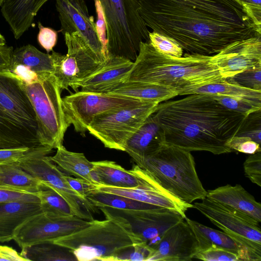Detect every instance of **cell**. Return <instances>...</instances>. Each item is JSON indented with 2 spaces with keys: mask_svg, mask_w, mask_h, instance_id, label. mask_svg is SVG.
Masks as SVG:
<instances>
[{
  "mask_svg": "<svg viewBox=\"0 0 261 261\" xmlns=\"http://www.w3.org/2000/svg\"><path fill=\"white\" fill-rule=\"evenodd\" d=\"M146 26L186 54L213 56L230 44L261 36L235 0H137Z\"/></svg>",
  "mask_w": 261,
  "mask_h": 261,
  "instance_id": "obj_1",
  "label": "cell"
},
{
  "mask_svg": "<svg viewBox=\"0 0 261 261\" xmlns=\"http://www.w3.org/2000/svg\"><path fill=\"white\" fill-rule=\"evenodd\" d=\"M188 95L160 103L153 113L165 144L190 152H232L226 143L237 135L246 116L226 108L211 94Z\"/></svg>",
  "mask_w": 261,
  "mask_h": 261,
  "instance_id": "obj_2",
  "label": "cell"
},
{
  "mask_svg": "<svg viewBox=\"0 0 261 261\" xmlns=\"http://www.w3.org/2000/svg\"><path fill=\"white\" fill-rule=\"evenodd\" d=\"M223 49L210 56L184 54L181 57L164 55L149 41L142 42L126 80L152 83L182 90L226 78L220 65Z\"/></svg>",
  "mask_w": 261,
  "mask_h": 261,
  "instance_id": "obj_3",
  "label": "cell"
},
{
  "mask_svg": "<svg viewBox=\"0 0 261 261\" xmlns=\"http://www.w3.org/2000/svg\"><path fill=\"white\" fill-rule=\"evenodd\" d=\"M99 208L106 220H91L85 228L53 243L67 248L78 261H116L119 255L143 242L124 218Z\"/></svg>",
  "mask_w": 261,
  "mask_h": 261,
  "instance_id": "obj_4",
  "label": "cell"
},
{
  "mask_svg": "<svg viewBox=\"0 0 261 261\" xmlns=\"http://www.w3.org/2000/svg\"><path fill=\"white\" fill-rule=\"evenodd\" d=\"M42 145L36 114L20 79L0 70V149Z\"/></svg>",
  "mask_w": 261,
  "mask_h": 261,
  "instance_id": "obj_5",
  "label": "cell"
},
{
  "mask_svg": "<svg viewBox=\"0 0 261 261\" xmlns=\"http://www.w3.org/2000/svg\"><path fill=\"white\" fill-rule=\"evenodd\" d=\"M136 163L165 190L186 203L191 204L206 196L190 151L164 144L152 155Z\"/></svg>",
  "mask_w": 261,
  "mask_h": 261,
  "instance_id": "obj_6",
  "label": "cell"
},
{
  "mask_svg": "<svg viewBox=\"0 0 261 261\" xmlns=\"http://www.w3.org/2000/svg\"><path fill=\"white\" fill-rule=\"evenodd\" d=\"M102 18L106 54L134 62L142 42L149 41L148 29L140 15L137 0H94Z\"/></svg>",
  "mask_w": 261,
  "mask_h": 261,
  "instance_id": "obj_7",
  "label": "cell"
},
{
  "mask_svg": "<svg viewBox=\"0 0 261 261\" xmlns=\"http://www.w3.org/2000/svg\"><path fill=\"white\" fill-rule=\"evenodd\" d=\"M38 79L24 88L35 111L38 136L42 145L57 149L63 145L69 126L64 113L61 89L53 73L43 72Z\"/></svg>",
  "mask_w": 261,
  "mask_h": 261,
  "instance_id": "obj_8",
  "label": "cell"
},
{
  "mask_svg": "<svg viewBox=\"0 0 261 261\" xmlns=\"http://www.w3.org/2000/svg\"><path fill=\"white\" fill-rule=\"evenodd\" d=\"M196 208L237 243L241 260H261V230L250 216L207 197L193 204Z\"/></svg>",
  "mask_w": 261,
  "mask_h": 261,
  "instance_id": "obj_9",
  "label": "cell"
},
{
  "mask_svg": "<svg viewBox=\"0 0 261 261\" xmlns=\"http://www.w3.org/2000/svg\"><path fill=\"white\" fill-rule=\"evenodd\" d=\"M159 104L143 101L103 113L93 119L88 130L106 147L124 151L127 140L154 113Z\"/></svg>",
  "mask_w": 261,
  "mask_h": 261,
  "instance_id": "obj_10",
  "label": "cell"
},
{
  "mask_svg": "<svg viewBox=\"0 0 261 261\" xmlns=\"http://www.w3.org/2000/svg\"><path fill=\"white\" fill-rule=\"evenodd\" d=\"M62 102L67 124L84 136L97 115L143 101L108 93L80 91L62 98Z\"/></svg>",
  "mask_w": 261,
  "mask_h": 261,
  "instance_id": "obj_11",
  "label": "cell"
},
{
  "mask_svg": "<svg viewBox=\"0 0 261 261\" xmlns=\"http://www.w3.org/2000/svg\"><path fill=\"white\" fill-rule=\"evenodd\" d=\"M64 37L67 53L63 55L52 51L53 74L61 90L71 87L75 90L80 83L96 70L101 64L80 33L65 34Z\"/></svg>",
  "mask_w": 261,
  "mask_h": 261,
  "instance_id": "obj_12",
  "label": "cell"
},
{
  "mask_svg": "<svg viewBox=\"0 0 261 261\" xmlns=\"http://www.w3.org/2000/svg\"><path fill=\"white\" fill-rule=\"evenodd\" d=\"M47 153L32 155L18 164L35 178L56 191L67 202L74 216L84 220H94L91 212L95 207L89 200L83 199L69 185L65 173L54 163Z\"/></svg>",
  "mask_w": 261,
  "mask_h": 261,
  "instance_id": "obj_13",
  "label": "cell"
},
{
  "mask_svg": "<svg viewBox=\"0 0 261 261\" xmlns=\"http://www.w3.org/2000/svg\"><path fill=\"white\" fill-rule=\"evenodd\" d=\"M91 221L75 216H61L41 213L22 224L13 240L21 248L34 244L53 242L90 224Z\"/></svg>",
  "mask_w": 261,
  "mask_h": 261,
  "instance_id": "obj_14",
  "label": "cell"
},
{
  "mask_svg": "<svg viewBox=\"0 0 261 261\" xmlns=\"http://www.w3.org/2000/svg\"><path fill=\"white\" fill-rule=\"evenodd\" d=\"M56 7L64 35L78 32L101 64L106 59L105 44L84 0H56Z\"/></svg>",
  "mask_w": 261,
  "mask_h": 261,
  "instance_id": "obj_15",
  "label": "cell"
},
{
  "mask_svg": "<svg viewBox=\"0 0 261 261\" xmlns=\"http://www.w3.org/2000/svg\"><path fill=\"white\" fill-rule=\"evenodd\" d=\"M105 208L124 218L133 232L151 247L170 228L185 219L179 213L161 207L141 210Z\"/></svg>",
  "mask_w": 261,
  "mask_h": 261,
  "instance_id": "obj_16",
  "label": "cell"
},
{
  "mask_svg": "<svg viewBox=\"0 0 261 261\" xmlns=\"http://www.w3.org/2000/svg\"><path fill=\"white\" fill-rule=\"evenodd\" d=\"M91 191L120 195L140 202L168 208L179 213L185 218L186 217V211L189 208H193V204L186 203L171 194L142 169V181L137 187L123 188L96 185L93 186Z\"/></svg>",
  "mask_w": 261,
  "mask_h": 261,
  "instance_id": "obj_17",
  "label": "cell"
},
{
  "mask_svg": "<svg viewBox=\"0 0 261 261\" xmlns=\"http://www.w3.org/2000/svg\"><path fill=\"white\" fill-rule=\"evenodd\" d=\"M154 252L149 261H187L199 251L196 237L186 220L170 228L151 247Z\"/></svg>",
  "mask_w": 261,
  "mask_h": 261,
  "instance_id": "obj_18",
  "label": "cell"
},
{
  "mask_svg": "<svg viewBox=\"0 0 261 261\" xmlns=\"http://www.w3.org/2000/svg\"><path fill=\"white\" fill-rule=\"evenodd\" d=\"M133 64L132 61L107 55L106 60L81 82L79 87L83 91L107 93L111 87L127 79Z\"/></svg>",
  "mask_w": 261,
  "mask_h": 261,
  "instance_id": "obj_19",
  "label": "cell"
},
{
  "mask_svg": "<svg viewBox=\"0 0 261 261\" xmlns=\"http://www.w3.org/2000/svg\"><path fill=\"white\" fill-rule=\"evenodd\" d=\"M220 65L227 77L261 65V36L234 42L223 49Z\"/></svg>",
  "mask_w": 261,
  "mask_h": 261,
  "instance_id": "obj_20",
  "label": "cell"
},
{
  "mask_svg": "<svg viewBox=\"0 0 261 261\" xmlns=\"http://www.w3.org/2000/svg\"><path fill=\"white\" fill-rule=\"evenodd\" d=\"M164 144L163 131L153 113L127 140L124 151L136 163L152 155Z\"/></svg>",
  "mask_w": 261,
  "mask_h": 261,
  "instance_id": "obj_21",
  "label": "cell"
},
{
  "mask_svg": "<svg viewBox=\"0 0 261 261\" xmlns=\"http://www.w3.org/2000/svg\"><path fill=\"white\" fill-rule=\"evenodd\" d=\"M206 197L261 222V204L239 184L208 190Z\"/></svg>",
  "mask_w": 261,
  "mask_h": 261,
  "instance_id": "obj_22",
  "label": "cell"
},
{
  "mask_svg": "<svg viewBox=\"0 0 261 261\" xmlns=\"http://www.w3.org/2000/svg\"><path fill=\"white\" fill-rule=\"evenodd\" d=\"M48 0H4L2 14L16 39L32 26L35 17Z\"/></svg>",
  "mask_w": 261,
  "mask_h": 261,
  "instance_id": "obj_23",
  "label": "cell"
},
{
  "mask_svg": "<svg viewBox=\"0 0 261 261\" xmlns=\"http://www.w3.org/2000/svg\"><path fill=\"white\" fill-rule=\"evenodd\" d=\"M92 177L97 185L131 188L142 181V169L137 165L129 170L110 161L93 162Z\"/></svg>",
  "mask_w": 261,
  "mask_h": 261,
  "instance_id": "obj_24",
  "label": "cell"
},
{
  "mask_svg": "<svg viewBox=\"0 0 261 261\" xmlns=\"http://www.w3.org/2000/svg\"><path fill=\"white\" fill-rule=\"evenodd\" d=\"M41 213L40 203L23 201L0 202V242L13 240L16 231L22 224Z\"/></svg>",
  "mask_w": 261,
  "mask_h": 261,
  "instance_id": "obj_25",
  "label": "cell"
},
{
  "mask_svg": "<svg viewBox=\"0 0 261 261\" xmlns=\"http://www.w3.org/2000/svg\"><path fill=\"white\" fill-rule=\"evenodd\" d=\"M107 93L158 103L178 95V91L170 87L129 80H124L114 85Z\"/></svg>",
  "mask_w": 261,
  "mask_h": 261,
  "instance_id": "obj_26",
  "label": "cell"
},
{
  "mask_svg": "<svg viewBox=\"0 0 261 261\" xmlns=\"http://www.w3.org/2000/svg\"><path fill=\"white\" fill-rule=\"evenodd\" d=\"M192 94L219 95L239 98L261 107V91L246 88L225 79L181 91L179 95Z\"/></svg>",
  "mask_w": 261,
  "mask_h": 261,
  "instance_id": "obj_27",
  "label": "cell"
},
{
  "mask_svg": "<svg viewBox=\"0 0 261 261\" xmlns=\"http://www.w3.org/2000/svg\"><path fill=\"white\" fill-rule=\"evenodd\" d=\"M49 158L61 170L91 184L97 185L92 175L93 162L89 161L84 153L70 151L62 145L57 149L55 154L49 156Z\"/></svg>",
  "mask_w": 261,
  "mask_h": 261,
  "instance_id": "obj_28",
  "label": "cell"
},
{
  "mask_svg": "<svg viewBox=\"0 0 261 261\" xmlns=\"http://www.w3.org/2000/svg\"><path fill=\"white\" fill-rule=\"evenodd\" d=\"M185 220L196 237L199 251L211 247H221L238 254L241 261V251L239 246L226 233L204 225L187 217Z\"/></svg>",
  "mask_w": 261,
  "mask_h": 261,
  "instance_id": "obj_29",
  "label": "cell"
},
{
  "mask_svg": "<svg viewBox=\"0 0 261 261\" xmlns=\"http://www.w3.org/2000/svg\"><path fill=\"white\" fill-rule=\"evenodd\" d=\"M42 183L24 170L18 163L0 165V186L36 194Z\"/></svg>",
  "mask_w": 261,
  "mask_h": 261,
  "instance_id": "obj_30",
  "label": "cell"
},
{
  "mask_svg": "<svg viewBox=\"0 0 261 261\" xmlns=\"http://www.w3.org/2000/svg\"><path fill=\"white\" fill-rule=\"evenodd\" d=\"M18 64L25 65L38 74L54 73L51 54L44 53L31 44L23 45L13 50L10 67Z\"/></svg>",
  "mask_w": 261,
  "mask_h": 261,
  "instance_id": "obj_31",
  "label": "cell"
},
{
  "mask_svg": "<svg viewBox=\"0 0 261 261\" xmlns=\"http://www.w3.org/2000/svg\"><path fill=\"white\" fill-rule=\"evenodd\" d=\"M20 253L27 261L76 260L69 250L53 242H43L25 247L21 248Z\"/></svg>",
  "mask_w": 261,
  "mask_h": 261,
  "instance_id": "obj_32",
  "label": "cell"
},
{
  "mask_svg": "<svg viewBox=\"0 0 261 261\" xmlns=\"http://www.w3.org/2000/svg\"><path fill=\"white\" fill-rule=\"evenodd\" d=\"M86 198L93 206L97 208L141 210L160 207L122 196L97 191H91Z\"/></svg>",
  "mask_w": 261,
  "mask_h": 261,
  "instance_id": "obj_33",
  "label": "cell"
},
{
  "mask_svg": "<svg viewBox=\"0 0 261 261\" xmlns=\"http://www.w3.org/2000/svg\"><path fill=\"white\" fill-rule=\"evenodd\" d=\"M37 195L40 200L42 213L55 216H74L64 198L47 185L42 183Z\"/></svg>",
  "mask_w": 261,
  "mask_h": 261,
  "instance_id": "obj_34",
  "label": "cell"
},
{
  "mask_svg": "<svg viewBox=\"0 0 261 261\" xmlns=\"http://www.w3.org/2000/svg\"><path fill=\"white\" fill-rule=\"evenodd\" d=\"M52 148L40 145L34 148H15L0 149V165L18 163L32 155L41 153H50Z\"/></svg>",
  "mask_w": 261,
  "mask_h": 261,
  "instance_id": "obj_35",
  "label": "cell"
},
{
  "mask_svg": "<svg viewBox=\"0 0 261 261\" xmlns=\"http://www.w3.org/2000/svg\"><path fill=\"white\" fill-rule=\"evenodd\" d=\"M225 79L246 88L261 91V65L245 69Z\"/></svg>",
  "mask_w": 261,
  "mask_h": 261,
  "instance_id": "obj_36",
  "label": "cell"
},
{
  "mask_svg": "<svg viewBox=\"0 0 261 261\" xmlns=\"http://www.w3.org/2000/svg\"><path fill=\"white\" fill-rule=\"evenodd\" d=\"M149 38L150 43L160 53L175 57L182 56L183 49L172 39L153 31L149 32Z\"/></svg>",
  "mask_w": 261,
  "mask_h": 261,
  "instance_id": "obj_37",
  "label": "cell"
},
{
  "mask_svg": "<svg viewBox=\"0 0 261 261\" xmlns=\"http://www.w3.org/2000/svg\"><path fill=\"white\" fill-rule=\"evenodd\" d=\"M261 110L247 115L236 136L250 138L260 145Z\"/></svg>",
  "mask_w": 261,
  "mask_h": 261,
  "instance_id": "obj_38",
  "label": "cell"
},
{
  "mask_svg": "<svg viewBox=\"0 0 261 261\" xmlns=\"http://www.w3.org/2000/svg\"><path fill=\"white\" fill-rule=\"evenodd\" d=\"M212 95L224 107L242 113L246 116L251 113L261 110L260 107L239 98L219 95Z\"/></svg>",
  "mask_w": 261,
  "mask_h": 261,
  "instance_id": "obj_39",
  "label": "cell"
},
{
  "mask_svg": "<svg viewBox=\"0 0 261 261\" xmlns=\"http://www.w3.org/2000/svg\"><path fill=\"white\" fill-rule=\"evenodd\" d=\"M194 258L205 261H240L238 254L215 246L199 251Z\"/></svg>",
  "mask_w": 261,
  "mask_h": 261,
  "instance_id": "obj_40",
  "label": "cell"
},
{
  "mask_svg": "<svg viewBox=\"0 0 261 261\" xmlns=\"http://www.w3.org/2000/svg\"><path fill=\"white\" fill-rule=\"evenodd\" d=\"M153 252V249L143 242L119 255L116 257V261H149Z\"/></svg>",
  "mask_w": 261,
  "mask_h": 261,
  "instance_id": "obj_41",
  "label": "cell"
},
{
  "mask_svg": "<svg viewBox=\"0 0 261 261\" xmlns=\"http://www.w3.org/2000/svg\"><path fill=\"white\" fill-rule=\"evenodd\" d=\"M245 175L250 181L261 186V151L250 154L243 164Z\"/></svg>",
  "mask_w": 261,
  "mask_h": 261,
  "instance_id": "obj_42",
  "label": "cell"
},
{
  "mask_svg": "<svg viewBox=\"0 0 261 261\" xmlns=\"http://www.w3.org/2000/svg\"><path fill=\"white\" fill-rule=\"evenodd\" d=\"M226 146L232 151L249 154L261 151L260 145L247 137L235 136L227 141Z\"/></svg>",
  "mask_w": 261,
  "mask_h": 261,
  "instance_id": "obj_43",
  "label": "cell"
},
{
  "mask_svg": "<svg viewBox=\"0 0 261 261\" xmlns=\"http://www.w3.org/2000/svg\"><path fill=\"white\" fill-rule=\"evenodd\" d=\"M16 201L40 203L39 198L36 194L16 191L0 186V202Z\"/></svg>",
  "mask_w": 261,
  "mask_h": 261,
  "instance_id": "obj_44",
  "label": "cell"
},
{
  "mask_svg": "<svg viewBox=\"0 0 261 261\" xmlns=\"http://www.w3.org/2000/svg\"><path fill=\"white\" fill-rule=\"evenodd\" d=\"M38 43L47 53L53 51L57 42L58 32L50 28L44 27L40 21L38 22Z\"/></svg>",
  "mask_w": 261,
  "mask_h": 261,
  "instance_id": "obj_45",
  "label": "cell"
},
{
  "mask_svg": "<svg viewBox=\"0 0 261 261\" xmlns=\"http://www.w3.org/2000/svg\"><path fill=\"white\" fill-rule=\"evenodd\" d=\"M253 23L261 30V0H235Z\"/></svg>",
  "mask_w": 261,
  "mask_h": 261,
  "instance_id": "obj_46",
  "label": "cell"
},
{
  "mask_svg": "<svg viewBox=\"0 0 261 261\" xmlns=\"http://www.w3.org/2000/svg\"><path fill=\"white\" fill-rule=\"evenodd\" d=\"M64 177L71 188L84 200H88L86 197L92 189L94 185L79 178H74L65 174Z\"/></svg>",
  "mask_w": 261,
  "mask_h": 261,
  "instance_id": "obj_47",
  "label": "cell"
},
{
  "mask_svg": "<svg viewBox=\"0 0 261 261\" xmlns=\"http://www.w3.org/2000/svg\"><path fill=\"white\" fill-rule=\"evenodd\" d=\"M9 70L19 77L24 84L33 83L38 79V73L22 64L12 66Z\"/></svg>",
  "mask_w": 261,
  "mask_h": 261,
  "instance_id": "obj_48",
  "label": "cell"
},
{
  "mask_svg": "<svg viewBox=\"0 0 261 261\" xmlns=\"http://www.w3.org/2000/svg\"><path fill=\"white\" fill-rule=\"evenodd\" d=\"M0 260L27 261L15 249L8 246L0 245Z\"/></svg>",
  "mask_w": 261,
  "mask_h": 261,
  "instance_id": "obj_49",
  "label": "cell"
},
{
  "mask_svg": "<svg viewBox=\"0 0 261 261\" xmlns=\"http://www.w3.org/2000/svg\"><path fill=\"white\" fill-rule=\"evenodd\" d=\"M13 50L11 46L0 45V70H9L10 68Z\"/></svg>",
  "mask_w": 261,
  "mask_h": 261,
  "instance_id": "obj_50",
  "label": "cell"
},
{
  "mask_svg": "<svg viewBox=\"0 0 261 261\" xmlns=\"http://www.w3.org/2000/svg\"><path fill=\"white\" fill-rule=\"evenodd\" d=\"M6 43V39L4 36L0 33V45H5Z\"/></svg>",
  "mask_w": 261,
  "mask_h": 261,
  "instance_id": "obj_51",
  "label": "cell"
},
{
  "mask_svg": "<svg viewBox=\"0 0 261 261\" xmlns=\"http://www.w3.org/2000/svg\"><path fill=\"white\" fill-rule=\"evenodd\" d=\"M3 2H4V0H0V7L1 6Z\"/></svg>",
  "mask_w": 261,
  "mask_h": 261,
  "instance_id": "obj_52",
  "label": "cell"
}]
</instances>
